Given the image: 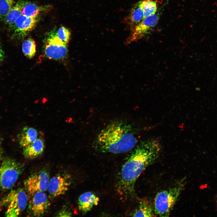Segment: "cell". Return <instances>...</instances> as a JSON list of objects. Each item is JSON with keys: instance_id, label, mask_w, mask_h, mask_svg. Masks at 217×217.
Listing matches in <instances>:
<instances>
[{"instance_id": "6da1fadb", "label": "cell", "mask_w": 217, "mask_h": 217, "mask_svg": "<svg viewBox=\"0 0 217 217\" xmlns=\"http://www.w3.org/2000/svg\"><path fill=\"white\" fill-rule=\"evenodd\" d=\"M161 150L159 141L154 138L143 141L136 146L122 166L117 184V191L122 199L127 200L133 195L137 178L156 160Z\"/></svg>"}, {"instance_id": "7a4b0ae2", "label": "cell", "mask_w": 217, "mask_h": 217, "mask_svg": "<svg viewBox=\"0 0 217 217\" xmlns=\"http://www.w3.org/2000/svg\"><path fill=\"white\" fill-rule=\"evenodd\" d=\"M132 128L123 121L111 123L97 136L93 144L94 148L101 153L116 154L130 151L137 143Z\"/></svg>"}, {"instance_id": "3957f363", "label": "cell", "mask_w": 217, "mask_h": 217, "mask_svg": "<svg viewBox=\"0 0 217 217\" xmlns=\"http://www.w3.org/2000/svg\"><path fill=\"white\" fill-rule=\"evenodd\" d=\"M183 187V183H180L174 187L158 193L155 197L153 205L155 214L161 217L168 216Z\"/></svg>"}, {"instance_id": "277c9868", "label": "cell", "mask_w": 217, "mask_h": 217, "mask_svg": "<svg viewBox=\"0 0 217 217\" xmlns=\"http://www.w3.org/2000/svg\"><path fill=\"white\" fill-rule=\"evenodd\" d=\"M28 197L24 189L13 190L0 201V211L5 210V216L14 217L18 216L27 205Z\"/></svg>"}, {"instance_id": "5b68a950", "label": "cell", "mask_w": 217, "mask_h": 217, "mask_svg": "<svg viewBox=\"0 0 217 217\" xmlns=\"http://www.w3.org/2000/svg\"><path fill=\"white\" fill-rule=\"evenodd\" d=\"M24 170L22 164L14 159L6 157L0 163V187L3 190L12 188Z\"/></svg>"}, {"instance_id": "8992f818", "label": "cell", "mask_w": 217, "mask_h": 217, "mask_svg": "<svg viewBox=\"0 0 217 217\" xmlns=\"http://www.w3.org/2000/svg\"><path fill=\"white\" fill-rule=\"evenodd\" d=\"M44 50L45 55L50 59H62L67 55V44L60 40L57 36L56 31L53 30L49 34Z\"/></svg>"}, {"instance_id": "52a82bcc", "label": "cell", "mask_w": 217, "mask_h": 217, "mask_svg": "<svg viewBox=\"0 0 217 217\" xmlns=\"http://www.w3.org/2000/svg\"><path fill=\"white\" fill-rule=\"evenodd\" d=\"M160 18L159 13L144 18L131 30V32L126 40V45L142 38L151 32L158 24Z\"/></svg>"}, {"instance_id": "ba28073f", "label": "cell", "mask_w": 217, "mask_h": 217, "mask_svg": "<svg viewBox=\"0 0 217 217\" xmlns=\"http://www.w3.org/2000/svg\"><path fill=\"white\" fill-rule=\"evenodd\" d=\"M49 181V175L46 171L36 172L24 181L25 190L31 196L38 191L44 192L48 189Z\"/></svg>"}, {"instance_id": "9c48e42d", "label": "cell", "mask_w": 217, "mask_h": 217, "mask_svg": "<svg viewBox=\"0 0 217 217\" xmlns=\"http://www.w3.org/2000/svg\"><path fill=\"white\" fill-rule=\"evenodd\" d=\"M32 196L28 206L30 215L36 217L42 216L50 205L47 195L44 192L38 191Z\"/></svg>"}, {"instance_id": "30bf717a", "label": "cell", "mask_w": 217, "mask_h": 217, "mask_svg": "<svg viewBox=\"0 0 217 217\" xmlns=\"http://www.w3.org/2000/svg\"><path fill=\"white\" fill-rule=\"evenodd\" d=\"M71 177L68 174H59L54 176L49 181L48 189L52 197L64 194L71 184Z\"/></svg>"}, {"instance_id": "8fae6325", "label": "cell", "mask_w": 217, "mask_h": 217, "mask_svg": "<svg viewBox=\"0 0 217 217\" xmlns=\"http://www.w3.org/2000/svg\"><path fill=\"white\" fill-rule=\"evenodd\" d=\"M39 17H29L21 14L13 25L15 36L23 37L32 31L38 21Z\"/></svg>"}, {"instance_id": "7c38bea8", "label": "cell", "mask_w": 217, "mask_h": 217, "mask_svg": "<svg viewBox=\"0 0 217 217\" xmlns=\"http://www.w3.org/2000/svg\"><path fill=\"white\" fill-rule=\"evenodd\" d=\"M99 201V198L91 192H87L79 197L78 204L79 209L84 213L90 211L93 207L96 206Z\"/></svg>"}, {"instance_id": "4fadbf2b", "label": "cell", "mask_w": 217, "mask_h": 217, "mask_svg": "<svg viewBox=\"0 0 217 217\" xmlns=\"http://www.w3.org/2000/svg\"><path fill=\"white\" fill-rule=\"evenodd\" d=\"M38 137V132L36 129L26 126L18 134V140L20 145L23 148L34 142Z\"/></svg>"}, {"instance_id": "5bb4252c", "label": "cell", "mask_w": 217, "mask_h": 217, "mask_svg": "<svg viewBox=\"0 0 217 217\" xmlns=\"http://www.w3.org/2000/svg\"><path fill=\"white\" fill-rule=\"evenodd\" d=\"M44 148V140L40 137L31 144L23 148V154L27 158L33 159L40 155Z\"/></svg>"}, {"instance_id": "9a60e30c", "label": "cell", "mask_w": 217, "mask_h": 217, "mask_svg": "<svg viewBox=\"0 0 217 217\" xmlns=\"http://www.w3.org/2000/svg\"><path fill=\"white\" fill-rule=\"evenodd\" d=\"M143 19V12L141 0L137 3L131 9L127 19V23L131 30Z\"/></svg>"}, {"instance_id": "2e32d148", "label": "cell", "mask_w": 217, "mask_h": 217, "mask_svg": "<svg viewBox=\"0 0 217 217\" xmlns=\"http://www.w3.org/2000/svg\"><path fill=\"white\" fill-rule=\"evenodd\" d=\"M29 2L20 0L12 7L5 17L6 23L10 25H13L17 19L21 15L22 9Z\"/></svg>"}, {"instance_id": "e0dca14e", "label": "cell", "mask_w": 217, "mask_h": 217, "mask_svg": "<svg viewBox=\"0 0 217 217\" xmlns=\"http://www.w3.org/2000/svg\"><path fill=\"white\" fill-rule=\"evenodd\" d=\"M153 207L147 198L140 200L138 208L133 214L134 217H150L156 216Z\"/></svg>"}, {"instance_id": "ac0fdd59", "label": "cell", "mask_w": 217, "mask_h": 217, "mask_svg": "<svg viewBox=\"0 0 217 217\" xmlns=\"http://www.w3.org/2000/svg\"><path fill=\"white\" fill-rule=\"evenodd\" d=\"M50 7L49 5L39 6L28 2L23 7L21 14L29 17L38 16L41 12L48 10Z\"/></svg>"}, {"instance_id": "d6986e66", "label": "cell", "mask_w": 217, "mask_h": 217, "mask_svg": "<svg viewBox=\"0 0 217 217\" xmlns=\"http://www.w3.org/2000/svg\"><path fill=\"white\" fill-rule=\"evenodd\" d=\"M144 19L157 12L160 0H142Z\"/></svg>"}, {"instance_id": "ffe728a7", "label": "cell", "mask_w": 217, "mask_h": 217, "mask_svg": "<svg viewBox=\"0 0 217 217\" xmlns=\"http://www.w3.org/2000/svg\"><path fill=\"white\" fill-rule=\"evenodd\" d=\"M36 45L35 40L31 38L25 40L22 44V52L29 59L33 58L36 53Z\"/></svg>"}, {"instance_id": "44dd1931", "label": "cell", "mask_w": 217, "mask_h": 217, "mask_svg": "<svg viewBox=\"0 0 217 217\" xmlns=\"http://www.w3.org/2000/svg\"><path fill=\"white\" fill-rule=\"evenodd\" d=\"M14 0H0V18L5 17L13 6Z\"/></svg>"}, {"instance_id": "7402d4cb", "label": "cell", "mask_w": 217, "mask_h": 217, "mask_svg": "<svg viewBox=\"0 0 217 217\" xmlns=\"http://www.w3.org/2000/svg\"><path fill=\"white\" fill-rule=\"evenodd\" d=\"M57 36L61 41L68 44L69 41L71 33L69 30L66 27L62 26L58 28L56 31Z\"/></svg>"}, {"instance_id": "603a6c76", "label": "cell", "mask_w": 217, "mask_h": 217, "mask_svg": "<svg viewBox=\"0 0 217 217\" xmlns=\"http://www.w3.org/2000/svg\"><path fill=\"white\" fill-rule=\"evenodd\" d=\"M56 216L61 217H69L72 215L71 213L67 210L64 209L60 211L57 214Z\"/></svg>"}, {"instance_id": "cb8c5ba5", "label": "cell", "mask_w": 217, "mask_h": 217, "mask_svg": "<svg viewBox=\"0 0 217 217\" xmlns=\"http://www.w3.org/2000/svg\"><path fill=\"white\" fill-rule=\"evenodd\" d=\"M3 154V149L2 148V141L0 137V163L2 159V156Z\"/></svg>"}, {"instance_id": "d4e9b609", "label": "cell", "mask_w": 217, "mask_h": 217, "mask_svg": "<svg viewBox=\"0 0 217 217\" xmlns=\"http://www.w3.org/2000/svg\"><path fill=\"white\" fill-rule=\"evenodd\" d=\"M4 58V53L2 50H0V63L3 61Z\"/></svg>"}, {"instance_id": "484cf974", "label": "cell", "mask_w": 217, "mask_h": 217, "mask_svg": "<svg viewBox=\"0 0 217 217\" xmlns=\"http://www.w3.org/2000/svg\"><path fill=\"white\" fill-rule=\"evenodd\" d=\"M2 50V49H1V44H0V50Z\"/></svg>"}]
</instances>
